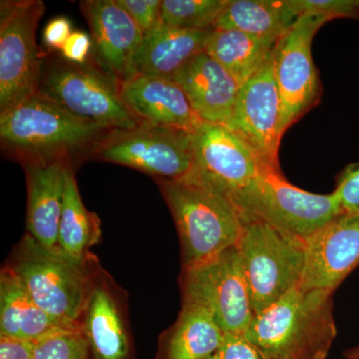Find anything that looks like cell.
<instances>
[{
	"label": "cell",
	"instance_id": "6da1fadb",
	"mask_svg": "<svg viewBox=\"0 0 359 359\" xmlns=\"http://www.w3.org/2000/svg\"><path fill=\"white\" fill-rule=\"evenodd\" d=\"M334 294L295 287L256 314L243 337L268 359H327L337 332Z\"/></svg>",
	"mask_w": 359,
	"mask_h": 359
},
{
	"label": "cell",
	"instance_id": "7a4b0ae2",
	"mask_svg": "<svg viewBox=\"0 0 359 359\" xmlns=\"http://www.w3.org/2000/svg\"><path fill=\"white\" fill-rule=\"evenodd\" d=\"M97 257L78 263L60 250H51L25 233L6 266L45 313L67 327H81Z\"/></svg>",
	"mask_w": 359,
	"mask_h": 359
},
{
	"label": "cell",
	"instance_id": "3957f363",
	"mask_svg": "<svg viewBox=\"0 0 359 359\" xmlns=\"http://www.w3.org/2000/svg\"><path fill=\"white\" fill-rule=\"evenodd\" d=\"M157 184L178 231L182 269L237 245L243 222L230 198L181 180L157 179Z\"/></svg>",
	"mask_w": 359,
	"mask_h": 359
},
{
	"label": "cell",
	"instance_id": "277c9868",
	"mask_svg": "<svg viewBox=\"0 0 359 359\" xmlns=\"http://www.w3.org/2000/svg\"><path fill=\"white\" fill-rule=\"evenodd\" d=\"M230 200L243 223L266 224L304 241L344 212L334 192L323 195L302 190L276 169H261Z\"/></svg>",
	"mask_w": 359,
	"mask_h": 359
},
{
	"label": "cell",
	"instance_id": "5b68a950",
	"mask_svg": "<svg viewBox=\"0 0 359 359\" xmlns=\"http://www.w3.org/2000/svg\"><path fill=\"white\" fill-rule=\"evenodd\" d=\"M236 247L255 316L301 285L306 264V243L302 238L266 224L245 222Z\"/></svg>",
	"mask_w": 359,
	"mask_h": 359
},
{
	"label": "cell",
	"instance_id": "8992f818",
	"mask_svg": "<svg viewBox=\"0 0 359 359\" xmlns=\"http://www.w3.org/2000/svg\"><path fill=\"white\" fill-rule=\"evenodd\" d=\"M179 280L182 304L204 309L226 334H245L255 313L236 245L205 263L182 269Z\"/></svg>",
	"mask_w": 359,
	"mask_h": 359
},
{
	"label": "cell",
	"instance_id": "52a82bcc",
	"mask_svg": "<svg viewBox=\"0 0 359 359\" xmlns=\"http://www.w3.org/2000/svg\"><path fill=\"white\" fill-rule=\"evenodd\" d=\"M107 129L71 114L42 92L0 113V136L7 145L35 155L83 147Z\"/></svg>",
	"mask_w": 359,
	"mask_h": 359
},
{
	"label": "cell",
	"instance_id": "ba28073f",
	"mask_svg": "<svg viewBox=\"0 0 359 359\" xmlns=\"http://www.w3.org/2000/svg\"><path fill=\"white\" fill-rule=\"evenodd\" d=\"M41 0L0 2V111L39 91L41 62L36 30L43 16Z\"/></svg>",
	"mask_w": 359,
	"mask_h": 359
},
{
	"label": "cell",
	"instance_id": "9c48e42d",
	"mask_svg": "<svg viewBox=\"0 0 359 359\" xmlns=\"http://www.w3.org/2000/svg\"><path fill=\"white\" fill-rule=\"evenodd\" d=\"M328 21L325 16L302 14L273 48L282 136L320 101L323 89L311 46L316 33Z\"/></svg>",
	"mask_w": 359,
	"mask_h": 359
},
{
	"label": "cell",
	"instance_id": "30bf717a",
	"mask_svg": "<svg viewBox=\"0 0 359 359\" xmlns=\"http://www.w3.org/2000/svg\"><path fill=\"white\" fill-rule=\"evenodd\" d=\"M39 91L71 114L107 130L127 131L139 123L123 103L118 82L81 65L54 68Z\"/></svg>",
	"mask_w": 359,
	"mask_h": 359
},
{
	"label": "cell",
	"instance_id": "8fae6325",
	"mask_svg": "<svg viewBox=\"0 0 359 359\" xmlns=\"http://www.w3.org/2000/svg\"><path fill=\"white\" fill-rule=\"evenodd\" d=\"M193 132L139 125L117 131L97 151L99 159L133 168L157 179L181 180L193 162Z\"/></svg>",
	"mask_w": 359,
	"mask_h": 359
},
{
	"label": "cell",
	"instance_id": "7c38bea8",
	"mask_svg": "<svg viewBox=\"0 0 359 359\" xmlns=\"http://www.w3.org/2000/svg\"><path fill=\"white\" fill-rule=\"evenodd\" d=\"M192 134V167L181 181L230 198L261 172L252 151L226 125L202 122Z\"/></svg>",
	"mask_w": 359,
	"mask_h": 359
},
{
	"label": "cell",
	"instance_id": "4fadbf2b",
	"mask_svg": "<svg viewBox=\"0 0 359 359\" xmlns=\"http://www.w3.org/2000/svg\"><path fill=\"white\" fill-rule=\"evenodd\" d=\"M280 99L275 76V53L241 86L226 126L252 151L261 169L280 170L278 150Z\"/></svg>",
	"mask_w": 359,
	"mask_h": 359
},
{
	"label": "cell",
	"instance_id": "5bb4252c",
	"mask_svg": "<svg viewBox=\"0 0 359 359\" xmlns=\"http://www.w3.org/2000/svg\"><path fill=\"white\" fill-rule=\"evenodd\" d=\"M81 327L91 359H137L126 292L101 266L98 259L92 268Z\"/></svg>",
	"mask_w": 359,
	"mask_h": 359
},
{
	"label": "cell",
	"instance_id": "9a60e30c",
	"mask_svg": "<svg viewBox=\"0 0 359 359\" xmlns=\"http://www.w3.org/2000/svg\"><path fill=\"white\" fill-rule=\"evenodd\" d=\"M304 243L306 264L299 287L334 292L359 266V215L340 214Z\"/></svg>",
	"mask_w": 359,
	"mask_h": 359
},
{
	"label": "cell",
	"instance_id": "2e32d148",
	"mask_svg": "<svg viewBox=\"0 0 359 359\" xmlns=\"http://www.w3.org/2000/svg\"><path fill=\"white\" fill-rule=\"evenodd\" d=\"M80 7L99 65L117 82L132 76L134 55L144 39L140 28L116 0H85Z\"/></svg>",
	"mask_w": 359,
	"mask_h": 359
},
{
	"label": "cell",
	"instance_id": "e0dca14e",
	"mask_svg": "<svg viewBox=\"0 0 359 359\" xmlns=\"http://www.w3.org/2000/svg\"><path fill=\"white\" fill-rule=\"evenodd\" d=\"M118 87L123 103L140 125L193 132L203 122L173 79L134 74Z\"/></svg>",
	"mask_w": 359,
	"mask_h": 359
},
{
	"label": "cell",
	"instance_id": "ac0fdd59",
	"mask_svg": "<svg viewBox=\"0 0 359 359\" xmlns=\"http://www.w3.org/2000/svg\"><path fill=\"white\" fill-rule=\"evenodd\" d=\"M173 80L201 121L229 124L241 86L218 61L202 52L182 67Z\"/></svg>",
	"mask_w": 359,
	"mask_h": 359
},
{
	"label": "cell",
	"instance_id": "d6986e66",
	"mask_svg": "<svg viewBox=\"0 0 359 359\" xmlns=\"http://www.w3.org/2000/svg\"><path fill=\"white\" fill-rule=\"evenodd\" d=\"M67 167L61 159L39 160L26 167L27 233L51 250H59L58 226Z\"/></svg>",
	"mask_w": 359,
	"mask_h": 359
},
{
	"label": "cell",
	"instance_id": "ffe728a7",
	"mask_svg": "<svg viewBox=\"0 0 359 359\" xmlns=\"http://www.w3.org/2000/svg\"><path fill=\"white\" fill-rule=\"evenodd\" d=\"M212 29H180L161 22L144 36L134 55L132 75L173 79L191 59L204 52L205 41Z\"/></svg>",
	"mask_w": 359,
	"mask_h": 359
},
{
	"label": "cell",
	"instance_id": "44dd1931",
	"mask_svg": "<svg viewBox=\"0 0 359 359\" xmlns=\"http://www.w3.org/2000/svg\"><path fill=\"white\" fill-rule=\"evenodd\" d=\"M224 337L204 309L182 304L176 321L160 335L155 359H208L218 353Z\"/></svg>",
	"mask_w": 359,
	"mask_h": 359
},
{
	"label": "cell",
	"instance_id": "7402d4cb",
	"mask_svg": "<svg viewBox=\"0 0 359 359\" xmlns=\"http://www.w3.org/2000/svg\"><path fill=\"white\" fill-rule=\"evenodd\" d=\"M62 328L74 327H65L45 313L13 271L4 266L0 273V335L36 342Z\"/></svg>",
	"mask_w": 359,
	"mask_h": 359
},
{
	"label": "cell",
	"instance_id": "603a6c76",
	"mask_svg": "<svg viewBox=\"0 0 359 359\" xmlns=\"http://www.w3.org/2000/svg\"><path fill=\"white\" fill-rule=\"evenodd\" d=\"M297 18L290 0H226L214 28L278 41Z\"/></svg>",
	"mask_w": 359,
	"mask_h": 359
},
{
	"label": "cell",
	"instance_id": "cb8c5ba5",
	"mask_svg": "<svg viewBox=\"0 0 359 359\" xmlns=\"http://www.w3.org/2000/svg\"><path fill=\"white\" fill-rule=\"evenodd\" d=\"M102 236L101 221L81 200L72 169L67 167L62 212L58 226L59 250L78 263H86L93 256L92 247Z\"/></svg>",
	"mask_w": 359,
	"mask_h": 359
},
{
	"label": "cell",
	"instance_id": "d4e9b609",
	"mask_svg": "<svg viewBox=\"0 0 359 359\" xmlns=\"http://www.w3.org/2000/svg\"><path fill=\"white\" fill-rule=\"evenodd\" d=\"M276 42L238 30L214 28L205 41L204 52L218 61L242 86L264 65Z\"/></svg>",
	"mask_w": 359,
	"mask_h": 359
},
{
	"label": "cell",
	"instance_id": "484cf974",
	"mask_svg": "<svg viewBox=\"0 0 359 359\" xmlns=\"http://www.w3.org/2000/svg\"><path fill=\"white\" fill-rule=\"evenodd\" d=\"M226 0H163L161 22L186 30L215 27Z\"/></svg>",
	"mask_w": 359,
	"mask_h": 359
},
{
	"label": "cell",
	"instance_id": "4316f807",
	"mask_svg": "<svg viewBox=\"0 0 359 359\" xmlns=\"http://www.w3.org/2000/svg\"><path fill=\"white\" fill-rule=\"evenodd\" d=\"M33 359H91L83 330L62 328L37 340Z\"/></svg>",
	"mask_w": 359,
	"mask_h": 359
},
{
	"label": "cell",
	"instance_id": "83f0119b",
	"mask_svg": "<svg viewBox=\"0 0 359 359\" xmlns=\"http://www.w3.org/2000/svg\"><path fill=\"white\" fill-rule=\"evenodd\" d=\"M297 15L314 14L328 20L351 18L359 20V0H290Z\"/></svg>",
	"mask_w": 359,
	"mask_h": 359
},
{
	"label": "cell",
	"instance_id": "f1b7e54d",
	"mask_svg": "<svg viewBox=\"0 0 359 359\" xmlns=\"http://www.w3.org/2000/svg\"><path fill=\"white\" fill-rule=\"evenodd\" d=\"M140 28L144 36L161 23V0H116Z\"/></svg>",
	"mask_w": 359,
	"mask_h": 359
},
{
	"label": "cell",
	"instance_id": "f546056e",
	"mask_svg": "<svg viewBox=\"0 0 359 359\" xmlns=\"http://www.w3.org/2000/svg\"><path fill=\"white\" fill-rule=\"evenodd\" d=\"M334 192L344 212L359 215V162L351 163L337 175Z\"/></svg>",
	"mask_w": 359,
	"mask_h": 359
},
{
	"label": "cell",
	"instance_id": "4dcf8cb0",
	"mask_svg": "<svg viewBox=\"0 0 359 359\" xmlns=\"http://www.w3.org/2000/svg\"><path fill=\"white\" fill-rule=\"evenodd\" d=\"M218 359H268L243 335L226 334Z\"/></svg>",
	"mask_w": 359,
	"mask_h": 359
},
{
	"label": "cell",
	"instance_id": "1f68e13d",
	"mask_svg": "<svg viewBox=\"0 0 359 359\" xmlns=\"http://www.w3.org/2000/svg\"><path fill=\"white\" fill-rule=\"evenodd\" d=\"M91 47V39L86 33L74 32L71 33L69 39L65 42L61 51L67 60L82 65L88 57Z\"/></svg>",
	"mask_w": 359,
	"mask_h": 359
},
{
	"label": "cell",
	"instance_id": "d6a6232c",
	"mask_svg": "<svg viewBox=\"0 0 359 359\" xmlns=\"http://www.w3.org/2000/svg\"><path fill=\"white\" fill-rule=\"evenodd\" d=\"M70 21L65 18H54L47 23L43 32V40L51 48L62 49L71 35Z\"/></svg>",
	"mask_w": 359,
	"mask_h": 359
},
{
	"label": "cell",
	"instance_id": "836d02e7",
	"mask_svg": "<svg viewBox=\"0 0 359 359\" xmlns=\"http://www.w3.org/2000/svg\"><path fill=\"white\" fill-rule=\"evenodd\" d=\"M35 342L0 335V359H33Z\"/></svg>",
	"mask_w": 359,
	"mask_h": 359
},
{
	"label": "cell",
	"instance_id": "e575fe53",
	"mask_svg": "<svg viewBox=\"0 0 359 359\" xmlns=\"http://www.w3.org/2000/svg\"><path fill=\"white\" fill-rule=\"evenodd\" d=\"M344 356L346 359H359V346L344 351Z\"/></svg>",
	"mask_w": 359,
	"mask_h": 359
},
{
	"label": "cell",
	"instance_id": "d590c367",
	"mask_svg": "<svg viewBox=\"0 0 359 359\" xmlns=\"http://www.w3.org/2000/svg\"><path fill=\"white\" fill-rule=\"evenodd\" d=\"M208 359H218V358H217V354H216V355L212 356V358H210Z\"/></svg>",
	"mask_w": 359,
	"mask_h": 359
}]
</instances>
